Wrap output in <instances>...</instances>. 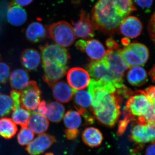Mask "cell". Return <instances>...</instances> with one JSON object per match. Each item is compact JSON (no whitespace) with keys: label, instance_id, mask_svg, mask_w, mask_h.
Returning a JSON list of instances; mask_svg holds the SVG:
<instances>
[{"label":"cell","instance_id":"d590c367","mask_svg":"<svg viewBox=\"0 0 155 155\" xmlns=\"http://www.w3.org/2000/svg\"><path fill=\"white\" fill-rule=\"evenodd\" d=\"M20 91L13 90L11 91L10 96L14 103V110L19 107H22L20 101Z\"/></svg>","mask_w":155,"mask_h":155},{"label":"cell","instance_id":"52a82bcc","mask_svg":"<svg viewBox=\"0 0 155 155\" xmlns=\"http://www.w3.org/2000/svg\"><path fill=\"white\" fill-rule=\"evenodd\" d=\"M20 93L21 107L28 110H35L40 103L41 94V90L36 81H29Z\"/></svg>","mask_w":155,"mask_h":155},{"label":"cell","instance_id":"f546056e","mask_svg":"<svg viewBox=\"0 0 155 155\" xmlns=\"http://www.w3.org/2000/svg\"><path fill=\"white\" fill-rule=\"evenodd\" d=\"M30 117V112L22 107L15 109L12 114V120L22 127H27Z\"/></svg>","mask_w":155,"mask_h":155},{"label":"cell","instance_id":"6da1fadb","mask_svg":"<svg viewBox=\"0 0 155 155\" xmlns=\"http://www.w3.org/2000/svg\"><path fill=\"white\" fill-rule=\"evenodd\" d=\"M136 10L133 0H97L92 10L91 19L94 29L112 35Z\"/></svg>","mask_w":155,"mask_h":155},{"label":"cell","instance_id":"30bf717a","mask_svg":"<svg viewBox=\"0 0 155 155\" xmlns=\"http://www.w3.org/2000/svg\"><path fill=\"white\" fill-rule=\"evenodd\" d=\"M79 19L77 22L72 21V28L75 37L86 39L94 36V28L89 14L82 9L79 15Z\"/></svg>","mask_w":155,"mask_h":155},{"label":"cell","instance_id":"d4e9b609","mask_svg":"<svg viewBox=\"0 0 155 155\" xmlns=\"http://www.w3.org/2000/svg\"><path fill=\"white\" fill-rule=\"evenodd\" d=\"M28 125L34 133L39 135L48 130L49 122L46 117L35 112L30 116Z\"/></svg>","mask_w":155,"mask_h":155},{"label":"cell","instance_id":"2e32d148","mask_svg":"<svg viewBox=\"0 0 155 155\" xmlns=\"http://www.w3.org/2000/svg\"><path fill=\"white\" fill-rule=\"evenodd\" d=\"M67 80L72 88L80 90L88 86L90 78L88 72L86 70L80 67H74L68 71Z\"/></svg>","mask_w":155,"mask_h":155},{"label":"cell","instance_id":"ba28073f","mask_svg":"<svg viewBox=\"0 0 155 155\" xmlns=\"http://www.w3.org/2000/svg\"><path fill=\"white\" fill-rule=\"evenodd\" d=\"M40 50L42 61H50L67 66L70 55L65 48L58 45L47 44L40 47Z\"/></svg>","mask_w":155,"mask_h":155},{"label":"cell","instance_id":"8fae6325","mask_svg":"<svg viewBox=\"0 0 155 155\" xmlns=\"http://www.w3.org/2000/svg\"><path fill=\"white\" fill-rule=\"evenodd\" d=\"M117 90L111 82L92 78L88 85V92L91 97V105L99 101L108 94L115 92Z\"/></svg>","mask_w":155,"mask_h":155},{"label":"cell","instance_id":"277c9868","mask_svg":"<svg viewBox=\"0 0 155 155\" xmlns=\"http://www.w3.org/2000/svg\"><path fill=\"white\" fill-rule=\"evenodd\" d=\"M47 34L57 45L64 48L72 45L76 38L72 25L65 21L49 25Z\"/></svg>","mask_w":155,"mask_h":155},{"label":"cell","instance_id":"f6af8a7d","mask_svg":"<svg viewBox=\"0 0 155 155\" xmlns=\"http://www.w3.org/2000/svg\"><path fill=\"white\" fill-rule=\"evenodd\" d=\"M44 155H54V154L52 153L49 152V153H46Z\"/></svg>","mask_w":155,"mask_h":155},{"label":"cell","instance_id":"e575fe53","mask_svg":"<svg viewBox=\"0 0 155 155\" xmlns=\"http://www.w3.org/2000/svg\"><path fill=\"white\" fill-rule=\"evenodd\" d=\"M143 91L151 103L154 115L155 123V86H150Z\"/></svg>","mask_w":155,"mask_h":155},{"label":"cell","instance_id":"ffe728a7","mask_svg":"<svg viewBox=\"0 0 155 155\" xmlns=\"http://www.w3.org/2000/svg\"><path fill=\"white\" fill-rule=\"evenodd\" d=\"M21 64L27 70L32 71L37 69L41 61L40 54L36 50L28 48L24 50L21 55Z\"/></svg>","mask_w":155,"mask_h":155},{"label":"cell","instance_id":"8992f818","mask_svg":"<svg viewBox=\"0 0 155 155\" xmlns=\"http://www.w3.org/2000/svg\"><path fill=\"white\" fill-rule=\"evenodd\" d=\"M87 72L93 79L111 82L116 88L121 89L125 87L123 78L118 77L109 69L103 59L94 61L87 67Z\"/></svg>","mask_w":155,"mask_h":155},{"label":"cell","instance_id":"f35d334b","mask_svg":"<svg viewBox=\"0 0 155 155\" xmlns=\"http://www.w3.org/2000/svg\"><path fill=\"white\" fill-rule=\"evenodd\" d=\"M66 137L69 140H74L77 138L79 134L78 129H71L67 128L65 131Z\"/></svg>","mask_w":155,"mask_h":155},{"label":"cell","instance_id":"d6a6232c","mask_svg":"<svg viewBox=\"0 0 155 155\" xmlns=\"http://www.w3.org/2000/svg\"><path fill=\"white\" fill-rule=\"evenodd\" d=\"M123 114V118L119 121L117 129V135L119 136L124 134L130 121L134 120V118L128 113L125 107L124 108Z\"/></svg>","mask_w":155,"mask_h":155},{"label":"cell","instance_id":"7bdbcfd3","mask_svg":"<svg viewBox=\"0 0 155 155\" xmlns=\"http://www.w3.org/2000/svg\"><path fill=\"white\" fill-rule=\"evenodd\" d=\"M146 155H155V141L147 148Z\"/></svg>","mask_w":155,"mask_h":155},{"label":"cell","instance_id":"cb8c5ba5","mask_svg":"<svg viewBox=\"0 0 155 155\" xmlns=\"http://www.w3.org/2000/svg\"><path fill=\"white\" fill-rule=\"evenodd\" d=\"M10 83L13 90L21 91L28 85L29 76L27 72L22 69H17L11 73Z\"/></svg>","mask_w":155,"mask_h":155},{"label":"cell","instance_id":"83f0119b","mask_svg":"<svg viewBox=\"0 0 155 155\" xmlns=\"http://www.w3.org/2000/svg\"><path fill=\"white\" fill-rule=\"evenodd\" d=\"M65 111V108L62 104L57 102H53L48 105V111L46 116L50 121L58 123L64 117Z\"/></svg>","mask_w":155,"mask_h":155},{"label":"cell","instance_id":"5b68a950","mask_svg":"<svg viewBox=\"0 0 155 155\" xmlns=\"http://www.w3.org/2000/svg\"><path fill=\"white\" fill-rule=\"evenodd\" d=\"M120 51L128 68L143 66L146 63L149 56L147 48L139 43L130 44Z\"/></svg>","mask_w":155,"mask_h":155},{"label":"cell","instance_id":"60d3db41","mask_svg":"<svg viewBox=\"0 0 155 155\" xmlns=\"http://www.w3.org/2000/svg\"><path fill=\"white\" fill-rule=\"evenodd\" d=\"M106 44L107 47L110 50H116L119 48V45L114 40L108 38L106 40Z\"/></svg>","mask_w":155,"mask_h":155},{"label":"cell","instance_id":"9a60e30c","mask_svg":"<svg viewBox=\"0 0 155 155\" xmlns=\"http://www.w3.org/2000/svg\"><path fill=\"white\" fill-rule=\"evenodd\" d=\"M102 59L113 73L123 78L124 73L128 68L121 55L120 50H108Z\"/></svg>","mask_w":155,"mask_h":155},{"label":"cell","instance_id":"d6986e66","mask_svg":"<svg viewBox=\"0 0 155 155\" xmlns=\"http://www.w3.org/2000/svg\"><path fill=\"white\" fill-rule=\"evenodd\" d=\"M53 95L58 102H69L74 96L76 90L64 81H58L52 87Z\"/></svg>","mask_w":155,"mask_h":155},{"label":"cell","instance_id":"5bb4252c","mask_svg":"<svg viewBox=\"0 0 155 155\" xmlns=\"http://www.w3.org/2000/svg\"><path fill=\"white\" fill-rule=\"evenodd\" d=\"M75 47L79 51L85 52L90 58L94 61L102 60L106 54L105 49L101 43L96 39L79 40L76 42Z\"/></svg>","mask_w":155,"mask_h":155},{"label":"cell","instance_id":"f1b7e54d","mask_svg":"<svg viewBox=\"0 0 155 155\" xmlns=\"http://www.w3.org/2000/svg\"><path fill=\"white\" fill-rule=\"evenodd\" d=\"M64 117V125L68 129H78L82 123L81 116L78 111L69 110Z\"/></svg>","mask_w":155,"mask_h":155},{"label":"cell","instance_id":"7c38bea8","mask_svg":"<svg viewBox=\"0 0 155 155\" xmlns=\"http://www.w3.org/2000/svg\"><path fill=\"white\" fill-rule=\"evenodd\" d=\"M130 138L137 143H144L155 141V123L148 122L137 124L131 130Z\"/></svg>","mask_w":155,"mask_h":155},{"label":"cell","instance_id":"74e56055","mask_svg":"<svg viewBox=\"0 0 155 155\" xmlns=\"http://www.w3.org/2000/svg\"><path fill=\"white\" fill-rule=\"evenodd\" d=\"M35 113L40 114L42 116H46L48 111V105L45 101L40 102L37 108L35 110Z\"/></svg>","mask_w":155,"mask_h":155},{"label":"cell","instance_id":"ab89813d","mask_svg":"<svg viewBox=\"0 0 155 155\" xmlns=\"http://www.w3.org/2000/svg\"><path fill=\"white\" fill-rule=\"evenodd\" d=\"M133 1L143 8H150L153 2V0H133Z\"/></svg>","mask_w":155,"mask_h":155},{"label":"cell","instance_id":"484cf974","mask_svg":"<svg viewBox=\"0 0 155 155\" xmlns=\"http://www.w3.org/2000/svg\"><path fill=\"white\" fill-rule=\"evenodd\" d=\"M127 80L132 86H140L147 81V74L146 70L140 66L131 68L127 74Z\"/></svg>","mask_w":155,"mask_h":155},{"label":"cell","instance_id":"8d00e7d4","mask_svg":"<svg viewBox=\"0 0 155 155\" xmlns=\"http://www.w3.org/2000/svg\"><path fill=\"white\" fill-rule=\"evenodd\" d=\"M149 33L153 40L155 41V12L152 16L151 19L149 22Z\"/></svg>","mask_w":155,"mask_h":155},{"label":"cell","instance_id":"603a6c76","mask_svg":"<svg viewBox=\"0 0 155 155\" xmlns=\"http://www.w3.org/2000/svg\"><path fill=\"white\" fill-rule=\"evenodd\" d=\"M27 18L26 12L21 6L9 5L7 18L11 25L14 26L22 25L25 23Z\"/></svg>","mask_w":155,"mask_h":155},{"label":"cell","instance_id":"4dcf8cb0","mask_svg":"<svg viewBox=\"0 0 155 155\" xmlns=\"http://www.w3.org/2000/svg\"><path fill=\"white\" fill-rule=\"evenodd\" d=\"M14 110V103L11 97L0 94V117L8 116Z\"/></svg>","mask_w":155,"mask_h":155},{"label":"cell","instance_id":"ac0fdd59","mask_svg":"<svg viewBox=\"0 0 155 155\" xmlns=\"http://www.w3.org/2000/svg\"><path fill=\"white\" fill-rule=\"evenodd\" d=\"M141 21L137 17L129 16L125 18L120 24L119 31L127 38H136L140 35L142 31Z\"/></svg>","mask_w":155,"mask_h":155},{"label":"cell","instance_id":"4316f807","mask_svg":"<svg viewBox=\"0 0 155 155\" xmlns=\"http://www.w3.org/2000/svg\"><path fill=\"white\" fill-rule=\"evenodd\" d=\"M18 128L12 119L0 118V136L6 139L13 138L17 134Z\"/></svg>","mask_w":155,"mask_h":155},{"label":"cell","instance_id":"9c48e42d","mask_svg":"<svg viewBox=\"0 0 155 155\" xmlns=\"http://www.w3.org/2000/svg\"><path fill=\"white\" fill-rule=\"evenodd\" d=\"M74 96V105L78 112L83 116L87 123L90 124L93 123L94 116L88 110H91L92 103L91 97L88 92L84 90H76Z\"/></svg>","mask_w":155,"mask_h":155},{"label":"cell","instance_id":"4fadbf2b","mask_svg":"<svg viewBox=\"0 0 155 155\" xmlns=\"http://www.w3.org/2000/svg\"><path fill=\"white\" fill-rule=\"evenodd\" d=\"M44 69L43 79L50 87L58 82L64 77L67 73L68 67L48 61H42Z\"/></svg>","mask_w":155,"mask_h":155},{"label":"cell","instance_id":"ee69618b","mask_svg":"<svg viewBox=\"0 0 155 155\" xmlns=\"http://www.w3.org/2000/svg\"><path fill=\"white\" fill-rule=\"evenodd\" d=\"M122 43L123 45H125L126 47L130 44V40L128 39V38H123V39H122Z\"/></svg>","mask_w":155,"mask_h":155},{"label":"cell","instance_id":"7a4b0ae2","mask_svg":"<svg viewBox=\"0 0 155 155\" xmlns=\"http://www.w3.org/2000/svg\"><path fill=\"white\" fill-rule=\"evenodd\" d=\"M122 100L117 90L108 94L99 101L91 105L93 115L101 124L108 127H114L121 114Z\"/></svg>","mask_w":155,"mask_h":155},{"label":"cell","instance_id":"b9f144b4","mask_svg":"<svg viewBox=\"0 0 155 155\" xmlns=\"http://www.w3.org/2000/svg\"><path fill=\"white\" fill-rule=\"evenodd\" d=\"M33 0H12L9 5H17L19 6L28 5L32 2Z\"/></svg>","mask_w":155,"mask_h":155},{"label":"cell","instance_id":"836d02e7","mask_svg":"<svg viewBox=\"0 0 155 155\" xmlns=\"http://www.w3.org/2000/svg\"><path fill=\"white\" fill-rule=\"evenodd\" d=\"M10 74V67L5 63L0 62V84H5L8 80Z\"/></svg>","mask_w":155,"mask_h":155},{"label":"cell","instance_id":"1f68e13d","mask_svg":"<svg viewBox=\"0 0 155 155\" xmlns=\"http://www.w3.org/2000/svg\"><path fill=\"white\" fill-rule=\"evenodd\" d=\"M35 133L28 127H22L17 134V141L22 146L28 145L33 140Z\"/></svg>","mask_w":155,"mask_h":155},{"label":"cell","instance_id":"e0dca14e","mask_svg":"<svg viewBox=\"0 0 155 155\" xmlns=\"http://www.w3.org/2000/svg\"><path fill=\"white\" fill-rule=\"evenodd\" d=\"M56 142L55 137L48 134H39L25 148L30 155H39Z\"/></svg>","mask_w":155,"mask_h":155},{"label":"cell","instance_id":"7402d4cb","mask_svg":"<svg viewBox=\"0 0 155 155\" xmlns=\"http://www.w3.org/2000/svg\"><path fill=\"white\" fill-rule=\"evenodd\" d=\"M81 137L83 142L91 147L100 146L104 140L101 132L97 128L93 127L85 128L82 132Z\"/></svg>","mask_w":155,"mask_h":155},{"label":"cell","instance_id":"44dd1931","mask_svg":"<svg viewBox=\"0 0 155 155\" xmlns=\"http://www.w3.org/2000/svg\"><path fill=\"white\" fill-rule=\"evenodd\" d=\"M47 31L44 26L40 22H34L30 23L26 29L25 35L29 41L37 43L45 38Z\"/></svg>","mask_w":155,"mask_h":155},{"label":"cell","instance_id":"3957f363","mask_svg":"<svg viewBox=\"0 0 155 155\" xmlns=\"http://www.w3.org/2000/svg\"><path fill=\"white\" fill-rule=\"evenodd\" d=\"M125 109L137 124H144L155 122L154 115L150 101L143 90L132 93L126 103Z\"/></svg>","mask_w":155,"mask_h":155}]
</instances>
